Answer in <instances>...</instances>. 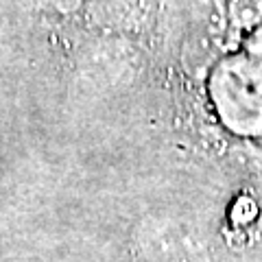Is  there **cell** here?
Returning <instances> with one entry per match:
<instances>
[{"label": "cell", "instance_id": "1", "mask_svg": "<svg viewBox=\"0 0 262 262\" xmlns=\"http://www.w3.org/2000/svg\"><path fill=\"white\" fill-rule=\"evenodd\" d=\"M221 90L225 118L245 131L262 134V42L227 68Z\"/></svg>", "mask_w": 262, "mask_h": 262}]
</instances>
